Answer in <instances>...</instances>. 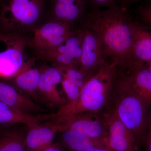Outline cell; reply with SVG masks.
<instances>
[{"mask_svg":"<svg viewBox=\"0 0 151 151\" xmlns=\"http://www.w3.org/2000/svg\"><path fill=\"white\" fill-rule=\"evenodd\" d=\"M118 66L116 63L106 61L81 88L79 96L74 102L66 103L50 119L72 114L100 113L108 107L111 100Z\"/></svg>","mask_w":151,"mask_h":151,"instance_id":"3","label":"cell"},{"mask_svg":"<svg viewBox=\"0 0 151 151\" xmlns=\"http://www.w3.org/2000/svg\"><path fill=\"white\" fill-rule=\"evenodd\" d=\"M41 69L35 65L34 59H30L25 66L16 75L7 79L22 93L37 98Z\"/></svg>","mask_w":151,"mask_h":151,"instance_id":"14","label":"cell"},{"mask_svg":"<svg viewBox=\"0 0 151 151\" xmlns=\"http://www.w3.org/2000/svg\"><path fill=\"white\" fill-rule=\"evenodd\" d=\"M74 29L72 25L51 19L32 32L29 45L38 55L59 46Z\"/></svg>","mask_w":151,"mask_h":151,"instance_id":"7","label":"cell"},{"mask_svg":"<svg viewBox=\"0 0 151 151\" xmlns=\"http://www.w3.org/2000/svg\"><path fill=\"white\" fill-rule=\"evenodd\" d=\"M125 1L128 3H131L134 2L136 1H137V0H125Z\"/></svg>","mask_w":151,"mask_h":151,"instance_id":"29","label":"cell"},{"mask_svg":"<svg viewBox=\"0 0 151 151\" xmlns=\"http://www.w3.org/2000/svg\"><path fill=\"white\" fill-rule=\"evenodd\" d=\"M85 151H111L107 148L93 147L88 149Z\"/></svg>","mask_w":151,"mask_h":151,"instance_id":"27","label":"cell"},{"mask_svg":"<svg viewBox=\"0 0 151 151\" xmlns=\"http://www.w3.org/2000/svg\"><path fill=\"white\" fill-rule=\"evenodd\" d=\"M126 74L138 95L151 107V72L145 65L134 66Z\"/></svg>","mask_w":151,"mask_h":151,"instance_id":"17","label":"cell"},{"mask_svg":"<svg viewBox=\"0 0 151 151\" xmlns=\"http://www.w3.org/2000/svg\"><path fill=\"white\" fill-rule=\"evenodd\" d=\"M62 79L61 71L53 65L41 69L38 93L51 106L60 108L67 103L58 89Z\"/></svg>","mask_w":151,"mask_h":151,"instance_id":"11","label":"cell"},{"mask_svg":"<svg viewBox=\"0 0 151 151\" xmlns=\"http://www.w3.org/2000/svg\"><path fill=\"white\" fill-rule=\"evenodd\" d=\"M139 13L143 22L151 29V5L141 7Z\"/></svg>","mask_w":151,"mask_h":151,"instance_id":"23","label":"cell"},{"mask_svg":"<svg viewBox=\"0 0 151 151\" xmlns=\"http://www.w3.org/2000/svg\"><path fill=\"white\" fill-rule=\"evenodd\" d=\"M147 67L148 68L149 70L151 72V61L147 65Z\"/></svg>","mask_w":151,"mask_h":151,"instance_id":"28","label":"cell"},{"mask_svg":"<svg viewBox=\"0 0 151 151\" xmlns=\"http://www.w3.org/2000/svg\"><path fill=\"white\" fill-rule=\"evenodd\" d=\"M25 136L18 130H10L0 137V151H27Z\"/></svg>","mask_w":151,"mask_h":151,"instance_id":"20","label":"cell"},{"mask_svg":"<svg viewBox=\"0 0 151 151\" xmlns=\"http://www.w3.org/2000/svg\"><path fill=\"white\" fill-rule=\"evenodd\" d=\"M82 30V52L80 67L94 75L106 62L103 43L98 35L91 30Z\"/></svg>","mask_w":151,"mask_h":151,"instance_id":"9","label":"cell"},{"mask_svg":"<svg viewBox=\"0 0 151 151\" xmlns=\"http://www.w3.org/2000/svg\"><path fill=\"white\" fill-rule=\"evenodd\" d=\"M97 8L111 9L116 7V0H90Z\"/></svg>","mask_w":151,"mask_h":151,"instance_id":"24","label":"cell"},{"mask_svg":"<svg viewBox=\"0 0 151 151\" xmlns=\"http://www.w3.org/2000/svg\"><path fill=\"white\" fill-rule=\"evenodd\" d=\"M61 86L67 97V103H73L78 98L81 89L74 82L63 76Z\"/></svg>","mask_w":151,"mask_h":151,"instance_id":"22","label":"cell"},{"mask_svg":"<svg viewBox=\"0 0 151 151\" xmlns=\"http://www.w3.org/2000/svg\"><path fill=\"white\" fill-rule=\"evenodd\" d=\"M44 0H0V32L24 35L38 26Z\"/></svg>","mask_w":151,"mask_h":151,"instance_id":"4","label":"cell"},{"mask_svg":"<svg viewBox=\"0 0 151 151\" xmlns=\"http://www.w3.org/2000/svg\"><path fill=\"white\" fill-rule=\"evenodd\" d=\"M0 101L22 113L35 115L41 111L38 105L9 82L0 79Z\"/></svg>","mask_w":151,"mask_h":151,"instance_id":"13","label":"cell"},{"mask_svg":"<svg viewBox=\"0 0 151 151\" xmlns=\"http://www.w3.org/2000/svg\"></svg>","mask_w":151,"mask_h":151,"instance_id":"30","label":"cell"},{"mask_svg":"<svg viewBox=\"0 0 151 151\" xmlns=\"http://www.w3.org/2000/svg\"><path fill=\"white\" fill-rule=\"evenodd\" d=\"M134 24L124 9L117 6L92 11L84 19V28L100 38L106 59L125 68L133 43Z\"/></svg>","mask_w":151,"mask_h":151,"instance_id":"1","label":"cell"},{"mask_svg":"<svg viewBox=\"0 0 151 151\" xmlns=\"http://www.w3.org/2000/svg\"><path fill=\"white\" fill-rule=\"evenodd\" d=\"M85 0H55L52 18L73 25L82 17Z\"/></svg>","mask_w":151,"mask_h":151,"instance_id":"16","label":"cell"},{"mask_svg":"<svg viewBox=\"0 0 151 151\" xmlns=\"http://www.w3.org/2000/svg\"><path fill=\"white\" fill-rule=\"evenodd\" d=\"M120 120L134 136L139 145L145 139L151 118V106L136 92L126 74L117 78L110 103Z\"/></svg>","mask_w":151,"mask_h":151,"instance_id":"2","label":"cell"},{"mask_svg":"<svg viewBox=\"0 0 151 151\" xmlns=\"http://www.w3.org/2000/svg\"><path fill=\"white\" fill-rule=\"evenodd\" d=\"M106 126L105 141L111 151H137L139 145L137 139L110 108L103 113Z\"/></svg>","mask_w":151,"mask_h":151,"instance_id":"8","label":"cell"},{"mask_svg":"<svg viewBox=\"0 0 151 151\" xmlns=\"http://www.w3.org/2000/svg\"><path fill=\"white\" fill-rule=\"evenodd\" d=\"M28 46L24 35L0 32V77L12 78L26 66L30 60L26 53Z\"/></svg>","mask_w":151,"mask_h":151,"instance_id":"5","label":"cell"},{"mask_svg":"<svg viewBox=\"0 0 151 151\" xmlns=\"http://www.w3.org/2000/svg\"><path fill=\"white\" fill-rule=\"evenodd\" d=\"M61 132V144L70 151H85L93 147L107 148L104 139L89 137L69 130Z\"/></svg>","mask_w":151,"mask_h":151,"instance_id":"18","label":"cell"},{"mask_svg":"<svg viewBox=\"0 0 151 151\" xmlns=\"http://www.w3.org/2000/svg\"><path fill=\"white\" fill-rule=\"evenodd\" d=\"M46 117L22 113L0 101V125L22 124L30 128L47 119Z\"/></svg>","mask_w":151,"mask_h":151,"instance_id":"19","label":"cell"},{"mask_svg":"<svg viewBox=\"0 0 151 151\" xmlns=\"http://www.w3.org/2000/svg\"><path fill=\"white\" fill-rule=\"evenodd\" d=\"M58 132V127L53 123L30 127L25 136L27 151H43L52 144Z\"/></svg>","mask_w":151,"mask_h":151,"instance_id":"15","label":"cell"},{"mask_svg":"<svg viewBox=\"0 0 151 151\" xmlns=\"http://www.w3.org/2000/svg\"><path fill=\"white\" fill-rule=\"evenodd\" d=\"M145 140L147 151H151V118L147 129Z\"/></svg>","mask_w":151,"mask_h":151,"instance_id":"25","label":"cell"},{"mask_svg":"<svg viewBox=\"0 0 151 151\" xmlns=\"http://www.w3.org/2000/svg\"><path fill=\"white\" fill-rule=\"evenodd\" d=\"M151 61V32L134 24V37L129 59L125 68L147 65Z\"/></svg>","mask_w":151,"mask_h":151,"instance_id":"12","label":"cell"},{"mask_svg":"<svg viewBox=\"0 0 151 151\" xmlns=\"http://www.w3.org/2000/svg\"><path fill=\"white\" fill-rule=\"evenodd\" d=\"M59 69L63 77L74 82L81 89L93 75L83 70L80 67H70Z\"/></svg>","mask_w":151,"mask_h":151,"instance_id":"21","label":"cell"},{"mask_svg":"<svg viewBox=\"0 0 151 151\" xmlns=\"http://www.w3.org/2000/svg\"><path fill=\"white\" fill-rule=\"evenodd\" d=\"M42 151H65L62 146L58 144H52L48 147Z\"/></svg>","mask_w":151,"mask_h":151,"instance_id":"26","label":"cell"},{"mask_svg":"<svg viewBox=\"0 0 151 151\" xmlns=\"http://www.w3.org/2000/svg\"><path fill=\"white\" fill-rule=\"evenodd\" d=\"M52 119L59 132L69 130L89 137L105 139L106 126L103 114L84 112Z\"/></svg>","mask_w":151,"mask_h":151,"instance_id":"6","label":"cell"},{"mask_svg":"<svg viewBox=\"0 0 151 151\" xmlns=\"http://www.w3.org/2000/svg\"><path fill=\"white\" fill-rule=\"evenodd\" d=\"M38 55L51 62L58 68L79 67L81 55V42L77 37L70 35L59 46Z\"/></svg>","mask_w":151,"mask_h":151,"instance_id":"10","label":"cell"}]
</instances>
